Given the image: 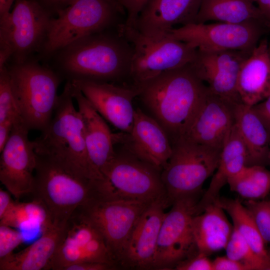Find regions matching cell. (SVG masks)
Here are the masks:
<instances>
[{
	"instance_id": "5",
	"label": "cell",
	"mask_w": 270,
	"mask_h": 270,
	"mask_svg": "<svg viewBox=\"0 0 270 270\" xmlns=\"http://www.w3.org/2000/svg\"><path fill=\"white\" fill-rule=\"evenodd\" d=\"M122 12L118 0H74L52 18L41 53L50 56L82 38L110 29Z\"/></svg>"
},
{
	"instance_id": "30",
	"label": "cell",
	"mask_w": 270,
	"mask_h": 270,
	"mask_svg": "<svg viewBox=\"0 0 270 270\" xmlns=\"http://www.w3.org/2000/svg\"><path fill=\"white\" fill-rule=\"evenodd\" d=\"M54 222L43 204L38 199L28 202L14 201L4 214L0 218V225L20 228L26 224H34L42 232L52 226Z\"/></svg>"
},
{
	"instance_id": "38",
	"label": "cell",
	"mask_w": 270,
	"mask_h": 270,
	"mask_svg": "<svg viewBox=\"0 0 270 270\" xmlns=\"http://www.w3.org/2000/svg\"><path fill=\"white\" fill-rule=\"evenodd\" d=\"M213 270H248L242 264L226 256L217 257L212 261Z\"/></svg>"
},
{
	"instance_id": "17",
	"label": "cell",
	"mask_w": 270,
	"mask_h": 270,
	"mask_svg": "<svg viewBox=\"0 0 270 270\" xmlns=\"http://www.w3.org/2000/svg\"><path fill=\"white\" fill-rule=\"evenodd\" d=\"M252 52L197 50L190 65L210 92L238 104L241 102L237 90L239 71Z\"/></svg>"
},
{
	"instance_id": "10",
	"label": "cell",
	"mask_w": 270,
	"mask_h": 270,
	"mask_svg": "<svg viewBox=\"0 0 270 270\" xmlns=\"http://www.w3.org/2000/svg\"><path fill=\"white\" fill-rule=\"evenodd\" d=\"M124 32L132 46L129 78L136 86L190 64L196 53L190 44L168 36L152 38L124 25Z\"/></svg>"
},
{
	"instance_id": "15",
	"label": "cell",
	"mask_w": 270,
	"mask_h": 270,
	"mask_svg": "<svg viewBox=\"0 0 270 270\" xmlns=\"http://www.w3.org/2000/svg\"><path fill=\"white\" fill-rule=\"evenodd\" d=\"M70 82L104 120L120 132L129 134L131 132L135 112L133 100L139 94L136 87L85 80Z\"/></svg>"
},
{
	"instance_id": "45",
	"label": "cell",
	"mask_w": 270,
	"mask_h": 270,
	"mask_svg": "<svg viewBox=\"0 0 270 270\" xmlns=\"http://www.w3.org/2000/svg\"><path fill=\"white\" fill-rule=\"evenodd\" d=\"M268 42V51H269V52L270 54V42Z\"/></svg>"
},
{
	"instance_id": "12",
	"label": "cell",
	"mask_w": 270,
	"mask_h": 270,
	"mask_svg": "<svg viewBox=\"0 0 270 270\" xmlns=\"http://www.w3.org/2000/svg\"><path fill=\"white\" fill-rule=\"evenodd\" d=\"M266 26L258 20L241 24L192 22L174 28L168 36L202 51L252 52L260 42Z\"/></svg>"
},
{
	"instance_id": "43",
	"label": "cell",
	"mask_w": 270,
	"mask_h": 270,
	"mask_svg": "<svg viewBox=\"0 0 270 270\" xmlns=\"http://www.w3.org/2000/svg\"><path fill=\"white\" fill-rule=\"evenodd\" d=\"M10 192L2 188L0 189V218H1L8 209L14 202L10 194Z\"/></svg>"
},
{
	"instance_id": "22",
	"label": "cell",
	"mask_w": 270,
	"mask_h": 270,
	"mask_svg": "<svg viewBox=\"0 0 270 270\" xmlns=\"http://www.w3.org/2000/svg\"><path fill=\"white\" fill-rule=\"evenodd\" d=\"M268 42L262 39L242 62L237 90L240 102L254 106L270 96V54Z\"/></svg>"
},
{
	"instance_id": "23",
	"label": "cell",
	"mask_w": 270,
	"mask_h": 270,
	"mask_svg": "<svg viewBox=\"0 0 270 270\" xmlns=\"http://www.w3.org/2000/svg\"><path fill=\"white\" fill-rule=\"evenodd\" d=\"M234 124L246 148L247 166H264L270 160V124L252 106L242 102L234 106Z\"/></svg>"
},
{
	"instance_id": "8",
	"label": "cell",
	"mask_w": 270,
	"mask_h": 270,
	"mask_svg": "<svg viewBox=\"0 0 270 270\" xmlns=\"http://www.w3.org/2000/svg\"><path fill=\"white\" fill-rule=\"evenodd\" d=\"M78 178L36 154L33 194L54 223L66 222L78 208L96 197V183Z\"/></svg>"
},
{
	"instance_id": "34",
	"label": "cell",
	"mask_w": 270,
	"mask_h": 270,
	"mask_svg": "<svg viewBox=\"0 0 270 270\" xmlns=\"http://www.w3.org/2000/svg\"><path fill=\"white\" fill-rule=\"evenodd\" d=\"M17 114H20L12 92L7 66L5 64L0 67V122Z\"/></svg>"
},
{
	"instance_id": "18",
	"label": "cell",
	"mask_w": 270,
	"mask_h": 270,
	"mask_svg": "<svg viewBox=\"0 0 270 270\" xmlns=\"http://www.w3.org/2000/svg\"><path fill=\"white\" fill-rule=\"evenodd\" d=\"M170 204L162 196L146 208L135 224L120 260V268L154 270V262L165 209Z\"/></svg>"
},
{
	"instance_id": "2",
	"label": "cell",
	"mask_w": 270,
	"mask_h": 270,
	"mask_svg": "<svg viewBox=\"0 0 270 270\" xmlns=\"http://www.w3.org/2000/svg\"><path fill=\"white\" fill-rule=\"evenodd\" d=\"M108 30L82 38L54 53L56 72L70 81L118 83L129 78L132 44L121 26L114 33Z\"/></svg>"
},
{
	"instance_id": "1",
	"label": "cell",
	"mask_w": 270,
	"mask_h": 270,
	"mask_svg": "<svg viewBox=\"0 0 270 270\" xmlns=\"http://www.w3.org/2000/svg\"><path fill=\"white\" fill-rule=\"evenodd\" d=\"M136 87L138 96L164 129L172 144L187 132L207 91L190 64Z\"/></svg>"
},
{
	"instance_id": "11",
	"label": "cell",
	"mask_w": 270,
	"mask_h": 270,
	"mask_svg": "<svg viewBox=\"0 0 270 270\" xmlns=\"http://www.w3.org/2000/svg\"><path fill=\"white\" fill-rule=\"evenodd\" d=\"M151 203L94 198L78 208L72 214L88 221L98 230L120 268V260L128 238Z\"/></svg>"
},
{
	"instance_id": "31",
	"label": "cell",
	"mask_w": 270,
	"mask_h": 270,
	"mask_svg": "<svg viewBox=\"0 0 270 270\" xmlns=\"http://www.w3.org/2000/svg\"><path fill=\"white\" fill-rule=\"evenodd\" d=\"M225 250L228 257L242 264L248 270H270V261L256 254L234 228Z\"/></svg>"
},
{
	"instance_id": "25",
	"label": "cell",
	"mask_w": 270,
	"mask_h": 270,
	"mask_svg": "<svg viewBox=\"0 0 270 270\" xmlns=\"http://www.w3.org/2000/svg\"><path fill=\"white\" fill-rule=\"evenodd\" d=\"M247 162L246 148L234 124L222 149L218 164L210 185L197 203L196 215L218 200L222 188L247 166Z\"/></svg>"
},
{
	"instance_id": "49",
	"label": "cell",
	"mask_w": 270,
	"mask_h": 270,
	"mask_svg": "<svg viewBox=\"0 0 270 270\" xmlns=\"http://www.w3.org/2000/svg\"></svg>"
},
{
	"instance_id": "14",
	"label": "cell",
	"mask_w": 270,
	"mask_h": 270,
	"mask_svg": "<svg viewBox=\"0 0 270 270\" xmlns=\"http://www.w3.org/2000/svg\"><path fill=\"white\" fill-rule=\"evenodd\" d=\"M30 130L19 117L0 152V180L16 200L34 191L36 154Z\"/></svg>"
},
{
	"instance_id": "3",
	"label": "cell",
	"mask_w": 270,
	"mask_h": 270,
	"mask_svg": "<svg viewBox=\"0 0 270 270\" xmlns=\"http://www.w3.org/2000/svg\"><path fill=\"white\" fill-rule=\"evenodd\" d=\"M72 82L67 80L58 95L53 116L40 134L33 140L37 155L46 158L82 178L100 180L90 162L82 116L74 104Z\"/></svg>"
},
{
	"instance_id": "33",
	"label": "cell",
	"mask_w": 270,
	"mask_h": 270,
	"mask_svg": "<svg viewBox=\"0 0 270 270\" xmlns=\"http://www.w3.org/2000/svg\"><path fill=\"white\" fill-rule=\"evenodd\" d=\"M244 205L251 214L266 244H270V200H246Z\"/></svg>"
},
{
	"instance_id": "6",
	"label": "cell",
	"mask_w": 270,
	"mask_h": 270,
	"mask_svg": "<svg viewBox=\"0 0 270 270\" xmlns=\"http://www.w3.org/2000/svg\"><path fill=\"white\" fill-rule=\"evenodd\" d=\"M52 16L36 0H16L0 16V67L24 62L40 51Z\"/></svg>"
},
{
	"instance_id": "20",
	"label": "cell",
	"mask_w": 270,
	"mask_h": 270,
	"mask_svg": "<svg viewBox=\"0 0 270 270\" xmlns=\"http://www.w3.org/2000/svg\"><path fill=\"white\" fill-rule=\"evenodd\" d=\"M201 0H148L133 28L152 38L168 36L176 24L195 22Z\"/></svg>"
},
{
	"instance_id": "37",
	"label": "cell",
	"mask_w": 270,
	"mask_h": 270,
	"mask_svg": "<svg viewBox=\"0 0 270 270\" xmlns=\"http://www.w3.org/2000/svg\"><path fill=\"white\" fill-rule=\"evenodd\" d=\"M148 0H118L126 14L124 26L134 28L138 16Z\"/></svg>"
},
{
	"instance_id": "36",
	"label": "cell",
	"mask_w": 270,
	"mask_h": 270,
	"mask_svg": "<svg viewBox=\"0 0 270 270\" xmlns=\"http://www.w3.org/2000/svg\"><path fill=\"white\" fill-rule=\"evenodd\" d=\"M176 270H213L212 261L204 253L196 252L178 264Z\"/></svg>"
},
{
	"instance_id": "21",
	"label": "cell",
	"mask_w": 270,
	"mask_h": 270,
	"mask_svg": "<svg viewBox=\"0 0 270 270\" xmlns=\"http://www.w3.org/2000/svg\"><path fill=\"white\" fill-rule=\"evenodd\" d=\"M72 92L82 119L84 140L90 162L97 176L103 180L104 172L116 155L113 133L104 119L72 82Z\"/></svg>"
},
{
	"instance_id": "28",
	"label": "cell",
	"mask_w": 270,
	"mask_h": 270,
	"mask_svg": "<svg viewBox=\"0 0 270 270\" xmlns=\"http://www.w3.org/2000/svg\"><path fill=\"white\" fill-rule=\"evenodd\" d=\"M231 218L234 228L244 239L254 251L270 260L268 250L254 218L246 207L238 199L219 198L216 201Z\"/></svg>"
},
{
	"instance_id": "16",
	"label": "cell",
	"mask_w": 270,
	"mask_h": 270,
	"mask_svg": "<svg viewBox=\"0 0 270 270\" xmlns=\"http://www.w3.org/2000/svg\"><path fill=\"white\" fill-rule=\"evenodd\" d=\"M114 144H122L124 148L160 172L172 152L171 140L162 126L140 108H135L134 124L129 134H113Z\"/></svg>"
},
{
	"instance_id": "4",
	"label": "cell",
	"mask_w": 270,
	"mask_h": 270,
	"mask_svg": "<svg viewBox=\"0 0 270 270\" xmlns=\"http://www.w3.org/2000/svg\"><path fill=\"white\" fill-rule=\"evenodd\" d=\"M7 68L21 118L30 130L42 132L53 116L62 78L57 72L30 59Z\"/></svg>"
},
{
	"instance_id": "42",
	"label": "cell",
	"mask_w": 270,
	"mask_h": 270,
	"mask_svg": "<svg viewBox=\"0 0 270 270\" xmlns=\"http://www.w3.org/2000/svg\"><path fill=\"white\" fill-rule=\"evenodd\" d=\"M256 2L266 25L270 28V0H257Z\"/></svg>"
},
{
	"instance_id": "39",
	"label": "cell",
	"mask_w": 270,
	"mask_h": 270,
	"mask_svg": "<svg viewBox=\"0 0 270 270\" xmlns=\"http://www.w3.org/2000/svg\"><path fill=\"white\" fill-rule=\"evenodd\" d=\"M52 16L66 8L75 0H36Z\"/></svg>"
},
{
	"instance_id": "29",
	"label": "cell",
	"mask_w": 270,
	"mask_h": 270,
	"mask_svg": "<svg viewBox=\"0 0 270 270\" xmlns=\"http://www.w3.org/2000/svg\"><path fill=\"white\" fill-rule=\"evenodd\" d=\"M228 184L231 190L246 200H259L270 192V172L264 166H246Z\"/></svg>"
},
{
	"instance_id": "9",
	"label": "cell",
	"mask_w": 270,
	"mask_h": 270,
	"mask_svg": "<svg viewBox=\"0 0 270 270\" xmlns=\"http://www.w3.org/2000/svg\"><path fill=\"white\" fill-rule=\"evenodd\" d=\"M172 145V156L161 172L170 205L180 198L199 195L205 181L215 172L221 152L182 138Z\"/></svg>"
},
{
	"instance_id": "35",
	"label": "cell",
	"mask_w": 270,
	"mask_h": 270,
	"mask_svg": "<svg viewBox=\"0 0 270 270\" xmlns=\"http://www.w3.org/2000/svg\"><path fill=\"white\" fill-rule=\"evenodd\" d=\"M24 241L22 234L13 228L0 225V260L13 253V250Z\"/></svg>"
},
{
	"instance_id": "46",
	"label": "cell",
	"mask_w": 270,
	"mask_h": 270,
	"mask_svg": "<svg viewBox=\"0 0 270 270\" xmlns=\"http://www.w3.org/2000/svg\"><path fill=\"white\" fill-rule=\"evenodd\" d=\"M268 256H269V257L270 258V248L268 250Z\"/></svg>"
},
{
	"instance_id": "13",
	"label": "cell",
	"mask_w": 270,
	"mask_h": 270,
	"mask_svg": "<svg viewBox=\"0 0 270 270\" xmlns=\"http://www.w3.org/2000/svg\"><path fill=\"white\" fill-rule=\"evenodd\" d=\"M198 195L174 201L166 212L160 230L154 270H174L198 252L192 231Z\"/></svg>"
},
{
	"instance_id": "40",
	"label": "cell",
	"mask_w": 270,
	"mask_h": 270,
	"mask_svg": "<svg viewBox=\"0 0 270 270\" xmlns=\"http://www.w3.org/2000/svg\"><path fill=\"white\" fill-rule=\"evenodd\" d=\"M118 267L105 263L95 262H82L68 266L66 270H111Z\"/></svg>"
},
{
	"instance_id": "26",
	"label": "cell",
	"mask_w": 270,
	"mask_h": 270,
	"mask_svg": "<svg viewBox=\"0 0 270 270\" xmlns=\"http://www.w3.org/2000/svg\"><path fill=\"white\" fill-rule=\"evenodd\" d=\"M233 230V225L216 202L193 218L192 231L197 250L208 256L225 249Z\"/></svg>"
},
{
	"instance_id": "44",
	"label": "cell",
	"mask_w": 270,
	"mask_h": 270,
	"mask_svg": "<svg viewBox=\"0 0 270 270\" xmlns=\"http://www.w3.org/2000/svg\"><path fill=\"white\" fill-rule=\"evenodd\" d=\"M16 0H0V16L8 14Z\"/></svg>"
},
{
	"instance_id": "27",
	"label": "cell",
	"mask_w": 270,
	"mask_h": 270,
	"mask_svg": "<svg viewBox=\"0 0 270 270\" xmlns=\"http://www.w3.org/2000/svg\"><path fill=\"white\" fill-rule=\"evenodd\" d=\"M254 20L264 23L258 8L250 0H201L195 22L241 24Z\"/></svg>"
},
{
	"instance_id": "32",
	"label": "cell",
	"mask_w": 270,
	"mask_h": 270,
	"mask_svg": "<svg viewBox=\"0 0 270 270\" xmlns=\"http://www.w3.org/2000/svg\"><path fill=\"white\" fill-rule=\"evenodd\" d=\"M84 262L81 248L65 238L52 258L48 270H66L72 265Z\"/></svg>"
},
{
	"instance_id": "47",
	"label": "cell",
	"mask_w": 270,
	"mask_h": 270,
	"mask_svg": "<svg viewBox=\"0 0 270 270\" xmlns=\"http://www.w3.org/2000/svg\"><path fill=\"white\" fill-rule=\"evenodd\" d=\"M251 2H256L257 0H250Z\"/></svg>"
},
{
	"instance_id": "24",
	"label": "cell",
	"mask_w": 270,
	"mask_h": 270,
	"mask_svg": "<svg viewBox=\"0 0 270 270\" xmlns=\"http://www.w3.org/2000/svg\"><path fill=\"white\" fill-rule=\"evenodd\" d=\"M68 222L54 223L28 246L0 260V270H48L52 258L66 238Z\"/></svg>"
},
{
	"instance_id": "7",
	"label": "cell",
	"mask_w": 270,
	"mask_h": 270,
	"mask_svg": "<svg viewBox=\"0 0 270 270\" xmlns=\"http://www.w3.org/2000/svg\"><path fill=\"white\" fill-rule=\"evenodd\" d=\"M96 184V198L151 203L166 195L161 172L125 150Z\"/></svg>"
},
{
	"instance_id": "41",
	"label": "cell",
	"mask_w": 270,
	"mask_h": 270,
	"mask_svg": "<svg viewBox=\"0 0 270 270\" xmlns=\"http://www.w3.org/2000/svg\"><path fill=\"white\" fill-rule=\"evenodd\" d=\"M252 106L270 124V96L262 102Z\"/></svg>"
},
{
	"instance_id": "48",
	"label": "cell",
	"mask_w": 270,
	"mask_h": 270,
	"mask_svg": "<svg viewBox=\"0 0 270 270\" xmlns=\"http://www.w3.org/2000/svg\"><path fill=\"white\" fill-rule=\"evenodd\" d=\"M269 158H270V154H269Z\"/></svg>"
},
{
	"instance_id": "19",
	"label": "cell",
	"mask_w": 270,
	"mask_h": 270,
	"mask_svg": "<svg viewBox=\"0 0 270 270\" xmlns=\"http://www.w3.org/2000/svg\"><path fill=\"white\" fill-rule=\"evenodd\" d=\"M236 104L214 94L207 88L194 120L180 138L221 151L234 124Z\"/></svg>"
}]
</instances>
